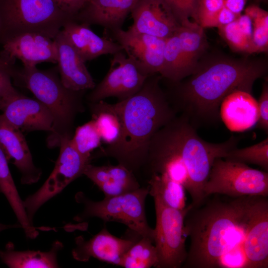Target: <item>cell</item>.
Instances as JSON below:
<instances>
[{"instance_id":"cell-39","label":"cell","mask_w":268,"mask_h":268,"mask_svg":"<svg viewBox=\"0 0 268 268\" xmlns=\"http://www.w3.org/2000/svg\"><path fill=\"white\" fill-rule=\"evenodd\" d=\"M11 77L8 73L0 69V100L6 103L19 94L12 86Z\"/></svg>"},{"instance_id":"cell-35","label":"cell","mask_w":268,"mask_h":268,"mask_svg":"<svg viewBox=\"0 0 268 268\" xmlns=\"http://www.w3.org/2000/svg\"><path fill=\"white\" fill-rule=\"evenodd\" d=\"M163 0L170 8L180 24L190 20V18L199 24L198 12L200 0Z\"/></svg>"},{"instance_id":"cell-12","label":"cell","mask_w":268,"mask_h":268,"mask_svg":"<svg viewBox=\"0 0 268 268\" xmlns=\"http://www.w3.org/2000/svg\"><path fill=\"white\" fill-rule=\"evenodd\" d=\"M0 57L10 65L16 59L20 60L25 68L49 62L57 63L58 51L54 39L37 32H26L2 40Z\"/></svg>"},{"instance_id":"cell-14","label":"cell","mask_w":268,"mask_h":268,"mask_svg":"<svg viewBox=\"0 0 268 268\" xmlns=\"http://www.w3.org/2000/svg\"><path fill=\"white\" fill-rule=\"evenodd\" d=\"M130 32L166 39L181 24L163 0H139L132 10Z\"/></svg>"},{"instance_id":"cell-22","label":"cell","mask_w":268,"mask_h":268,"mask_svg":"<svg viewBox=\"0 0 268 268\" xmlns=\"http://www.w3.org/2000/svg\"><path fill=\"white\" fill-rule=\"evenodd\" d=\"M139 0H89L75 17L89 25L103 27L108 32L122 29L128 15Z\"/></svg>"},{"instance_id":"cell-20","label":"cell","mask_w":268,"mask_h":268,"mask_svg":"<svg viewBox=\"0 0 268 268\" xmlns=\"http://www.w3.org/2000/svg\"><path fill=\"white\" fill-rule=\"evenodd\" d=\"M61 31L85 63L123 50L117 42L107 36L97 35L86 23H78L71 19L64 24Z\"/></svg>"},{"instance_id":"cell-17","label":"cell","mask_w":268,"mask_h":268,"mask_svg":"<svg viewBox=\"0 0 268 268\" xmlns=\"http://www.w3.org/2000/svg\"><path fill=\"white\" fill-rule=\"evenodd\" d=\"M2 111L3 118L20 130L52 131L53 115L38 100L19 94L7 102Z\"/></svg>"},{"instance_id":"cell-32","label":"cell","mask_w":268,"mask_h":268,"mask_svg":"<svg viewBox=\"0 0 268 268\" xmlns=\"http://www.w3.org/2000/svg\"><path fill=\"white\" fill-rule=\"evenodd\" d=\"M225 159L246 164H255L268 172V137L259 143L244 148L235 147L229 151Z\"/></svg>"},{"instance_id":"cell-16","label":"cell","mask_w":268,"mask_h":268,"mask_svg":"<svg viewBox=\"0 0 268 268\" xmlns=\"http://www.w3.org/2000/svg\"><path fill=\"white\" fill-rule=\"evenodd\" d=\"M247 268H268V199L258 196L244 243Z\"/></svg>"},{"instance_id":"cell-23","label":"cell","mask_w":268,"mask_h":268,"mask_svg":"<svg viewBox=\"0 0 268 268\" xmlns=\"http://www.w3.org/2000/svg\"><path fill=\"white\" fill-rule=\"evenodd\" d=\"M104 193L111 197L134 191L140 187L135 174L124 166H94L88 163L83 173Z\"/></svg>"},{"instance_id":"cell-13","label":"cell","mask_w":268,"mask_h":268,"mask_svg":"<svg viewBox=\"0 0 268 268\" xmlns=\"http://www.w3.org/2000/svg\"><path fill=\"white\" fill-rule=\"evenodd\" d=\"M112 34L143 73L147 76L159 74L163 67L166 39L122 29L115 30Z\"/></svg>"},{"instance_id":"cell-29","label":"cell","mask_w":268,"mask_h":268,"mask_svg":"<svg viewBox=\"0 0 268 268\" xmlns=\"http://www.w3.org/2000/svg\"><path fill=\"white\" fill-rule=\"evenodd\" d=\"M159 74L170 82L180 81L190 75L184 62L179 39L175 32L166 39L163 67Z\"/></svg>"},{"instance_id":"cell-30","label":"cell","mask_w":268,"mask_h":268,"mask_svg":"<svg viewBox=\"0 0 268 268\" xmlns=\"http://www.w3.org/2000/svg\"><path fill=\"white\" fill-rule=\"evenodd\" d=\"M153 241L140 237L124 255L118 266L125 268H150L155 267L158 256Z\"/></svg>"},{"instance_id":"cell-10","label":"cell","mask_w":268,"mask_h":268,"mask_svg":"<svg viewBox=\"0 0 268 268\" xmlns=\"http://www.w3.org/2000/svg\"><path fill=\"white\" fill-rule=\"evenodd\" d=\"M71 137L70 135H66L60 138V154L54 170L42 186L23 201L32 222L38 209L82 175L86 166L90 163V160L81 155L73 146Z\"/></svg>"},{"instance_id":"cell-34","label":"cell","mask_w":268,"mask_h":268,"mask_svg":"<svg viewBox=\"0 0 268 268\" xmlns=\"http://www.w3.org/2000/svg\"><path fill=\"white\" fill-rule=\"evenodd\" d=\"M218 29L220 35L231 50L249 53L251 40L240 28L236 19Z\"/></svg>"},{"instance_id":"cell-2","label":"cell","mask_w":268,"mask_h":268,"mask_svg":"<svg viewBox=\"0 0 268 268\" xmlns=\"http://www.w3.org/2000/svg\"><path fill=\"white\" fill-rule=\"evenodd\" d=\"M264 61L215 56L199 61L193 72L173 83L166 93L177 114L186 117L197 129L217 125L223 99L232 92H251L255 81L266 74Z\"/></svg>"},{"instance_id":"cell-7","label":"cell","mask_w":268,"mask_h":268,"mask_svg":"<svg viewBox=\"0 0 268 268\" xmlns=\"http://www.w3.org/2000/svg\"><path fill=\"white\" fill-rule=\"evenodd\" d=\"M148 194V186L95 201L89 200L83 193L78 192L75 195V199L83 204L84 209L74 220L81 221L95 217L104 222H120L136 234L149 238L154 242V231L148 224L145 211V201Z\"/></svg>"},{"instance_id":"cell-26","label":"cell","mask_w":268,"mask_h":268,"mask_svg":"<svg viewBox=\"0 0 268 268\" xmlns=\"http://www.w3.org/2000/svg\"><path fill=\"white\" fill-rule=\"evenodd\" d=\"M175 33L179 39L184 64L190 75L206 48L203 28L198 23L189 20L181 24Z\"/></svg>"},{"instance_id":"cell-5","label":"cell","mask_w":268,"mask_h":268,"mask_svg":"<svg viewBox=\"0 0 268 268\" xmlns=\"http://www.w3.org/2000/svg\"><path fill=\"white\" fill-rule=\"evenodd\" d=\"M2 40L26 32L54 39L67 21L74 18L61 10L52 0H0Z\"/></svg>"},{"instance_id":"cell-38","label":"cell","mask_w":268,"mask_h":268,"mask_svg":"<svg viewBox=\"0 0 268 268\" xmlns=\"http://www.w3.org/2000/svg\"><path fill=\"white\" fill-rule=\"evenodd\" d=\"M63 12L74 19L89 0H52Z\"/></svg>"},{"instance_id":"cell-31","label":"cell","mask_w":268,"mask_h":268,"mask_svg":"<svg viewBox=\"0 0 268 268\" xmlns=\"http://www.w3.org/2000/svg\"><path fill=\"white\" fill-rule=\"evenodd\" d=\"M245 14L252 20V36L249 54L266 52L268 50V13L259 6L247 7Z\"/></svg>"},{"instance_id":"cell-6","label":"cell","mask_w":268,"mask_h":268,"mask_svg":"<svg viewBox=\"0 0 268 268\" xmlns=\"http://www.w3.org/2000/svg\"><path fill=\"white\" fill-rule=\"evenodd\" d=\"M22 76L25 87L44 104L52 113L54 121L52 139L50 144L57 141L65 135H70V128L77 112L81 111V105L77 96L79 91L67 89L54 74L40 70L36 67H24Z\"/></svg>"},{"instance_id":"cell-1","label":"cell","mask_w":268,"mask_h":268,"mask_svg":"<svg viewBox=\"0 0 268 268\" xmlns=\"http://www.w3.org/2000/svg\"><path fill=\"white\" fill-rule=\"evenodd\" d=\"M208 197L190 209L185 228L190 245L186 268H247L244 243L258 196Z\"/></svg>"},{"instance_id":"cell-44","label":"cell","mask_w":268,"mask_h":268,"mask_svg":"<svg viewBox=\"0 0 268 268\" xmlns=\"http://www.w3.org/2000/svg\"><path fill=\"white\" fill-rule=\"evenodd\" d=\"M19 226L17 225H5L0 223V232L7 229Z\"/></svg>"},{"instance_id":"cell-45","label":"cell","mask_w":268,"mask_h":268,"mask_svg":"<svg viewBox=\"0 0 268 268\" xmlns=\"http://www.w3.org/2000/svg\"><path fill=\"white\" fill-rule=\"evenodd\" d=\"M5 104L6 103L4 101L0 100V110H2Z\"/></svg>"},{"instance_id":"cell-43","label":"cell","mask_w":268,"mask_h":268,"mask_svg":"<svg viewBox=\"0 0 268 268\" xmlns=\"http://www.w3.org/2000/svg\"><path fill=\"white\" fill-rule=\"evenodd\" d=\"M0 69L6 72L12 77H15L17 74V73L13 69L12 66L5 62L0 57Z\"/></svg>"},{"instance_id":"cell-33","label":"cell","mask_w":268,"mask_h":268,"mask_svg":"<svg viewBox=\"0 0 268 268\" xmlns=\"http://www.w3.org/2000/svg\"><path fill=\"white\" fill-rule=\"evenodd\" d=\"M101 138L94 120L77 127L71 141L78 152L84 157L91 159V152L98 147Z\"/></svg>"},{"instance_id":"cell-21","label":"cell","mask_w":268,"mask_h":268,"mask_svg":"<svg viewBox=\"0 0 268 268\" xmlns=\"http://www.w3.org/2000/svg\"><path fill=\"white\" fill-rule=\"evenodd\" d=\"M220 120L230 131L242 132L256 126L258 103L251 92L237 90L227 95L219 108Z\"/></svg>"},{"instance_id":"cell-9","label":"cell","mask_w":268,"mask_h":268,"mask_svg":"<svg viewBox=\"0 0 268 268\" xmlns=\"http://www.w3.org/2000/svg\"><path fill=\"white\" fill-rule=\"evenodd\" d=\"M152 197L156 218L154 243L158 262L155 268H181L187 257L185 218L192 206L190 204L184 209H177L167 206L158 197Z\"/></svg>"},{"instance_id":"cell-11","label":"cell","mask_w":268,"mask_h":268,"mask_svg":"<svg viewBox=\"0 0 268 268\" xmlns=\"http://www.w3.org/2000/svg\"><path fill=\"white\" fill-rule=\"evenodd\" d=\"M148 76L123 50L120 51L113 55L108 72L92 89L87 99L91 103L110 97H116L119 101L126 100L141 89Z\"/></svg>"},{"instance_id":"cell-27","label":"cell","mask_w":268,"mask_h":268,"mask_svg":"<svg viewBox=\"0 0 268 268\" xmlns=\"http://www.w3.org/2000/svg\"><path fill=\"white\" fill-rule=\"evenodd\" d=\"M91 111L97 129L103 142L112 145L119 140L122 132L119 115L112 104L103 100L92 103Z\"/></svg>"},{"instance_id":"cell-8","label":"cell","mask_w":268,"mask_h":268,"mask_svg":"<svg viewBox=\"0 0 268 268\" xmlns=\"http://www.w3.org/2000/svg\"><path fill=\"white\" fill-rule=\"evenodd\" d=\"M204 197L214 195L232 198L243 196L268 197V172L247 164L216 158L205 182Z\"/></svg>"},{"instance_id":"cell-36","label":"cell","mask_w":268,"mask_h":268,"mask_svg":"<svg viewBox=\"0 0 268 268\" xmlns=\"http://www.w3.org/2000/svg\"><path fill=\"white\" fill-rule=\"evenodd\" d=\"M223 6V0H200L199 24L203 28L215 27L216 17Z\"/></svg>"},{"instance_id":"cell-24","label":"cell","mask_w":268,"mask_h":268,"mask_svg":"<svg viewBox=\"0 0 268 268\" xmlns=\"http://www.w3.org/2000/svg\"><path fill=\"white\" fill-rule=\"evenodd\" d=\"M63 247L61 242H55L50 250L16 251L11 242L8 243L4 250H0L1 262L10 268H58V252Z\"/></svg>"},{"instance_id":"cell-41","label":"cell","mask_w":268,"mask_h":268,"mask_svg":"<svg viewBox=\"0 0 268 268\" xmlns=\"http://www.w3.org/2000/svg\"><path fill=\"white\" fill-rule=\"evenodd\" d=\"M239 27L251 40L252 39L253 25L251 19L246 14L239 15L236 19Z\"/></svg>"},{"instance_id":"cell-42","label":"cell","mask_w":268,"mask_h":268,"mask_svg":"<svg viewBox=\"0 0 268 268\" xmlns=\"http://www.w3.org/2000/svg\"><path fill=\"white\" fill-rule=\"evenodd\" d=\"M247 0H223L224 6L237 15L241 14Z\"/></svg>"},{"instance_id":"cell-46","label":"cell","mask_w":268,"mask_h":268,"mask_svg":"<svg viewBox=\"0 0 268 268\" xmlns=\"http://www.w3.org/2000/svg\"><path fill=\"white\" fill-rule=\"evenodd\" d=\"M1 21L0 19V34H1Z\"/></svg>"},{"instance_id":"cell-25","label":"cell","mask_w":268,"mask_h":268,"mask_svg":"<svg viewBox=\"0 0 268 268\" xmlns=\"http://www.w3.org/2000/svg\"><path fill=\"white\" fill-rule=\"evenodd\" d=\"M0 192L8 201L26 236L30 239L36 238L39 234L38 231L28 216L23 201L19 196L12 177L6 156L0 145Z\"/></svg>"},{"instance_id":"cell-37","label":"cell","mask_w":268,"mask_h":268,"mask_svg":"<svg viewBox=\"0 0 268 268\" xmlns=\"http://www.w3.org/2000/svg\"><path fill=\"white\" fill-rule=\"evenodd\" d=\"M259 118L256 125L257 128L268 134V83L265 81L257 101Z\"/></svg>"},{"instance_id":"cell-18","label":"cell","mask_w":268,"mask_h":268,"mask_svg":"<svg viewBox=\"0 0 268 268\" xmlns=\"http://www.w3.org/2000/svg\"><path fill=\"white\" fill-rule=\"evenodd\" d=\"M0 145L8 161L21 173V183L31 184L40 179L41 171L34 164L26 140L21 130L7 123L0 115Z\"/></svg>"},{"instance_id":"cell-19","label":"cell","mask_w":268,"mask_h":268,"mask_svg":"<svg viewBox=\"0 0 268 268\" xmlns=\"http://www.w3.org/2000/svg\"><path fill=\"white\" fill-rule=\"evenodd\" d=\"M54 39L57 48V63L63 85L73 91L94 88L95 83L85 62L61 30Z\"/></svg>"},{"instance_id":"cell-3","label":"cell","mask_w":268,"mask_h":268,"mask_svg":"<svg viewBox=\"0 0 268 268\" xmlns=\"http://www.w3.org/2000/svg\"><path fill=\"white\" fill-rule=\"evenodd\" d=\"M241 138L232 135L219 143L205 141L186 117L177 115L152 137L144 167L150 175H165L182 184L192 199L191 205L197 206L205 199L203 188L214 160L237 147Z\"/></svg>"},{"instance_id":"cell-28","label":"cell","mask_w":268,"mask_h":268,"mask_svg":"<svg viewBox=\"0 0 268 268\" xmlns=\"http://www.w3.org/2000/svg\"><path fill=\"white\" fill-rule=\"evenodd\" d=\"M148 184L149 194L158 197L167 206L180 210L187 206L184 187L166 175L152 174Z\"/></svg>"},{"instance_id":"cell-4","label":"cell","mask_w":268,"mask_h":268,"mask_svg":"<svg viewBox=\"0 0 268 268\" xmlns=\"http://www.w3.org/2000/svg\"><path fill=\"white\" fill-rule=\"evenodd\" d=\"M162 78L157 73L149 76L138 92L112 104L121 120V135L100 155L114 158L134 174L144 166L153 136L177 115L160 86Z\"/></svg>"},{"instance_id":"cell-40","label":"cell","mask_w":268,"mask_h":268,"mask_svg":"<svg viewBox=\"0 0 268 268\" xmlns=\"http://www.w3.org/2000/svg\"><path fill=\"white\" fill-rule=\"evenodd\" d=\"M238 16L224 6L216 17L215 27L218 28L227 25L234 21Z\"/></svg>"},{"instance_id":"cell-15","label":"cell","mask_w":268,"mask_h":268,"mask_svg":"<svg viewBox=\"0 0 268 268\" xmlns=\"http://www.w3.org/2000/svg\"><path fill=\"white\" fill-rule=\"evenodd\" d=\"M138 240L117 237L104 227L88 240L82 236L76 237L72 255L79 262H87L92 257L118 266L124 255Z\"/></svg>"}]
</instances>
